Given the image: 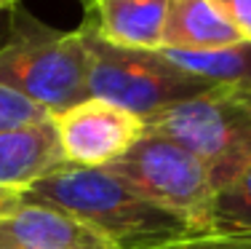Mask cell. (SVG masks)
Returning <instances> with one entry per match:
<instances>
[{
    "instance_id": "obj_1",
    "label": "cell",
    "mask_w": 251,
    "mask_h": 249,
    "mask_svg": "<svg viewBox=\"0 0 251 249\" xmlns=\"http://www.w3.org/2000/svg\"><path fill=\"white\" fill-rule=\"evenodd\" d=\"M22 198L43 201L80 217L118 249H155L195 236L187 222L139 195L110 169L64 164Z\"/></svg>"
},
{
    "instance_id": "obj_2",
    "label": "cell",
    "mask_w": 251,
    "mask_h": 249,
    "mask_svg": "<svg viewBox=\"0 0 251 249\" xmlns=\"http://www.w3.org/2000/svg\"><path fill=\"white\" fill-rule=\"evenodd\" d=\"M0 83L49 115L88 99V49L80 27L62 32L14 8L11 35L0 46Z\"/></svg>"
},
{
    "instance_id": "obj_3",
    "label": "cell",
    "mask_w": 251,
    "mask_h": 249,
    "mask_svg": "<svg viewBox=\"0 0 251 249\" xmlns=\"http://www.w3.org/2000/svg\"><path fill=\"white\" fill-rule=\"evenodd\" d=\"M145 134L174 139L201 158L217 191L251 164V86H211L145 118Z\"/></svg>"
},
{
    "instance_id": "obj_4",
    "label": "cell",
    "mask_w": 251,
    "mask_h": 249,
    "mask_svg": "<svg viewBox=\"0 0 251 249\" xmlns=\"http://www.w3.org/2000/svg\"><path fill=\"white\" fill-rule=\"evenodd\" d=\"M107 169L155 206L187 222L195 233H214L211 206L217 185L206 164L179 142L145 134Z\"/></svg>"
},
{
    "instance_id": "obj_5",
    "label": "cell",
    "mask_w": 251,
    "mask_h": 249,
    "mask_svg": "<svg viewBox=\"0 0 251 249\" xmlns=\"http://www.w3.org/2000/svg\"><path fill=\"white\" fill-rule=\"evenodd\" d=\"M80 32L88 49V97L112 102L139 118H150L214 86L174 67L160 51L118 49L86 29Z\"/></svg>"
},
{
    "instance_id": "obj_6",
    "label": "cell",
    "mask_w": 251,
    "mask_h": 249,
    "mask_svg": "<svg viewBox=\"0 0 251 249\" xmlns=\"http://www.w3.org/2000/svg\"><path fill=\"white\" fill-rule=\"evenodd\" d=\"M51 121L64 161L83 169H107L145 137V118L97 97L51 115Z\"/></svg>"
},
{
    "instance_id": "obj_7",
    "label": "cell",
    "mask_w": 251,
    "mask_h": 249,
    "mask_svg": "<svg viewBox=\"0 0 251 249\" xmlns=\"http://www.w3.org/2000/svg\"><path fill=\"white\" fill-rule=\"evenodd\" d=\"M0 249H118L59 206L22 198L0 217Z\"/></svg>"
},
{
    "instance_id": "obj_8",
    "label": "cell",
    "mask_w": 251,
    "mask_h": 249,
    "mask_svg": "<svg viewBox=\"0 0 251 249\" xmlns=\"http://www.w3.org/2000/svg\"><path fill=\"white\" fill-rule=\"evenodd\" d=\"M86 22L80 29L118 49L160 51L171 0H80Z\"/></svg>"
},
{
    "instance_id": "obj_9",
    "label": "cell",
    "mask_w": 251,
    "mask_h": 249,
    "mask_svg": "<svg viewBox=\"0 0 251 249\" xmlns=\"http://www.w3.org/2000/svg\"><path fill=\"white\" fill-rule=\"evenodd\" d=\"M64 164L51 118L0 132V193L25 195Z\"/></svg>"
},
{
    "instance_id": "obj_10",
    "label": "cell",
    "mask_w": 251,
    "mask_h": 249,
    "mask_svg": "<svg viewBox=\"0 0 251 249\" xmlns=\"http://www.w3.org/2000/svg\"><path fill=\"white\" fill-rule=\"evenodd\" d=\"M235 43H243L241 35L211 0H171L163 29V49L211 51Z\"/></svg>"
},
{
    "instance_id": "obj_11",
    "label": "cell",
    "mask_w": 251,
    "mask_h": 249,
    "mask_svg": "<svg viewBox=\"0 0 251 249\" xmlns=\"http://www.w3.org/2000/svg\"><path fill=\"white\" fill-rule=\"evenodd\" d=\"M160 56L187 75L214 86H251V43H235L211 51L160 49Z\"/></svg>"
},
{
    "instance_id": "obj_12",
    "label": "cell",
    "mask_w": 251,
    "mask_h": 249,
    "mask_svg": "<svg viewBox=\"0 0 251 249\" xmlns=\"http://www.w3.org/2000/svg\"><path fill=\"white\" fill-rule=\"evenodd\" d=\"M211 230L214 233H251V164L214 195Z\"/></svg>"
},
{
    "instance_id": "obj_13",
    "label": "cell",
    "mask_w": 251,
    "mask_h": 249,
    "mask_svg": "<svg viewBox=\"0 0 251 249\" xmlns=\"http://www.w3.org/2000/svg\"><path fill=\"white\" fill-rule=\"evenodd\" d=\"M49 118L51 115L40 105L29 102L19 91H14V88L0 83V132L29 126V123H40V121H49Z\"/></svg>"
},
{
    "instance_id": "obj_14",
    "label": "cell",
    "mask_w": 251,
    "mask_h": 249,
    "mask_svg": "<svg viewBox=\"0 0 251 249\" xmlns=\"http://www.w3.org/2000/svg\"><path fill=\"white\" fill-rule=\"evenodd\" d=\"M211 3L235 27L243 43H251V0H211Z\"/></svg>"
},
{
    "instance_id": "obj_15",
    "label": "cell",
    "mask_w": 251,
    "mask_h": 249,
    "mask_svg": "<svg viewBox=\"0 0 251 249\" xmlns=\"http://www.w3.org/2000/svg\"><path fill=\"white\" fill-rule=\"evenodd\" d=\"M22 201V195H11V193H0V217L5 215V212L11 209L14 204H19Z\"/></svg>"
},
{
    "instance_id": "obj_16",
    "label": "cell",
    "mask_w": 251,
    "mask_h": 249,
    "mask_svg": "<svg viewBox=\"0 0 251 249\" xmlns=\"http://www.w3.org/2000/svg\"><path fill=\"white\" fill-rule=\"evenodd\" d=\"M16 8V0H0V11H14Z\"/></svg>"
},
{
    "instance_id": "obj_17",
    "label": "cell",
    "mask_w": 251,
    "mask_h": 249,
    "mask_svg": "<svg viewBox=\"0 0 251 249\" xmlns=\"http://www.w3.org/2000/svg\"><path fill=\"white\" fill-rule=\"evenodd\" d=\"M19 3H22V0H16V5H19Z\"/></svg>"
}]
</instances>
